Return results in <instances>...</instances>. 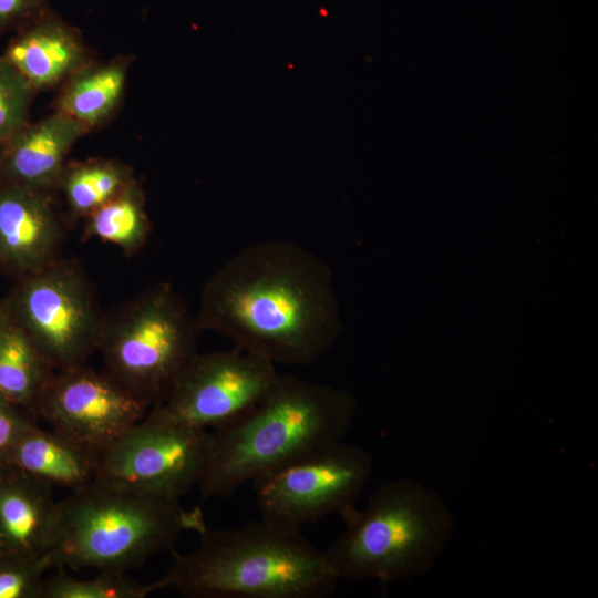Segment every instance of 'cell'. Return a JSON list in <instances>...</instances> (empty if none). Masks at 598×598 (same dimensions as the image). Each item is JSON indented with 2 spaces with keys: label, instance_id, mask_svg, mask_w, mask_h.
Instances as JSON below:
<instances>
[{
  "label": "cell",
  "instance_id": "cell-20",
  "mask_svg": "<svg viewBox=\"0 0 598 598\" xmlns=\"http://www.w3.org/2000/svg\"><path fill=\"white\" fill-rule=\"evenodd\" d=\"M134 178L132 168L116 158L68 161L56 190L63 194L70 213L84 219Z\"/></svg>",
  "mask_w": 598,
  "mask_h": 598
},
{
  "label": "cell",
  "instance_id": "cell-11",
  "mask_svg": "<svg viewBox=\"0 0 598 598\" xmlns=\"http://www.w3.org/2000/svg\"><path fill=\"white\" fill-rule=\"evenodd\" d=\"M150 409L106 372L81 365L54 372L40 398L38 417L96 457Z\"/></svg>",
  "mask_w": 598,
  "mask_h": 598
},
{
  "label": "cell",
  "instance_id": "cell-15",
  "mask_svg": "<svg viewBox=\"0 0 598 598\" xmlns=\"http://www.w3.org/2000/svg\"><path fill=\"white\" fill-rule=\"evenodd\" d=\"M85 134L75 121L55 110L29 122L3 146V182L54 193L70 152Z\"/></svg>",
  "mask_w": 598,
  "mask_h": 598
},
{
  "label": "cell",
  "instance_id": "cell-14",
  "mask_svg": "<svg viewBox=\"0 0 598 598\" xmlns=\"http://www.w3.org/2000/svg\"><path fill=\"white\" fill-rule=\"evenodd\" d=\"M58 513L51 486L0 464V556L47 558Z\"/></svg>",
  "mask_w": 598,
  "mask_h": 598
},
{
  "label": "cell",
  "instance_id": "cell-3",
  "mask_svg": "<svg viewBox=\"0 0 598 598\" xmlns=\"http://www.w3.org/2000/svg\"><path fill=\"white\" fill-rule=\"evenodd\" d=\"M161 581L190 598H324L339 579L299 529L260 517L239 527H206Z\"/></svg>",
  "mask_w": 598,
  "mask_h": 598
},
{
  "label": "cell",
  "instance_id": "cell-21",
  "mask_svg": "<svg viewBox=\"0 0 598 598\" xmlns=\"http://www.w3.org/2000/svg\"><path fill=\"white\" fill-rule=\"evenodd\" d=\"M44 579L42 598H145L163 589L161 579L142 582L126 573L97 571L91 578H78L59 568Z\"/></svg>",
  "mask_w": 598,
  "mask_h": 598
},
{
  "label": "cell",
  "instance_id": "cell-17",
  "mask_svg": "<svg viewBox=\"0 0 598 598\" xmlns=\"http://www.w3.org/2000/svg\"><path fill=\"white\" fill-rule=\"evenodd\" d=\"M7 464L51 487L71 492L95 480L96 457L54 430L34 424L13 444Z\"/></svg>",
  "mask_w": 598,
  "mask_h": 598
},
{
  "label": "cell",
  "instance_id": "cell-25",
  "mask_svg": "<svg viewBox=\"0 0 598 598\" xmlns=\"http://www.w3.org/2000/svg\"><path fill=\"white\" fill-rule=\"evenodd\" d=\"M48 9L49 0H0V33L19 30Z\"/></svg>",
  "mask_w": 598,
  "mask_h": 598
},
{
  "label": "cell",
  "instance_id": "cell-12",
  "mask_svg": "<svg viewBox=\"0 0 598 598\" xmlns=\"http://www.w3.org/2000/svg\"><path fill=\"white\" fill-rule=\"evenodd\" d=\"M64 229L52 192L2 182L0 269L20 279L61 258Z\"/></svg>",
  "mask_w": 598,
  "mask_h": 598
},
{
  "label": "cell",
  "instance_id": "cell-6",
  "mask_svg": "<svg viewBox=\"0 0 598 598\" xmlns=\"http://www.w3.org/2000/svg\"><path fill=\"white\" fill-rule=\"evenodd\" d=\"M196 316L168 282L104 315L97 346L103 371L151 408L197 353Z\"/></svg>",
  "mask_w": 598,
  "mask_h": 598
},
{
  "label": "cell",
  "instance_id": "cell-13",
  "mask_svg": "<svg viewBox=\"0 0 598 598\" xmlns=\"http://www.w3.org/2000/svg\"><path fill=\"white\" fill-rule=\"evenodd\" d=\"M3 56L37 93L59 89L95 59L81 31L51 8L16 31Z\"/></svg>",
  "mask_w": 598,
  "mask_h": 598
},
{
  "label": "cell",
  "instance_id": "cell-10",
  "mask_svg": "<svg viewBox=\"0 0 598 598\" xmlns=\"http://www.w3.org/2000/svg\"><path fill=\"white\" fill-rule=\"evenodd\" d=\"M278 375L274 363L236 347L197 352L164 399L150 410L192 426L216 430L254 406Z\"/></svg>",
  "mask_w": 598,
  "mask_h": 598
},
{
  "label": "cell",
  "instance_id": "cell-8",
  "mask_svg": "<svg viewBox=\"0 0 598 598\" xmlns=\"http://www.w3.org/2000/svg\"><path fill=\"white\" fill-rule=\"evenodd\" d=\"M373 471L371 454L342 441L319 446L252 482L261 518L299 529L330 514L343 519Z\"/></svg>",
  "mask_w": 598,
  "mask_h": 598
},
{
  "label": "cell",
  "instance_id": "cell-18",
  "mask_svg": "<svg viewBox=\"0 0 598 598\" xmlns=\"http://www.w3.org/2000/svg\"><path fill=\"white\" fill-rule=\"evenodd\" d=\"M54 372L10 318L0 329V398L37 419L40 398Z\"/></svg>",
  "mask_w": 598,
  "mask_h": 598
},
{
  "label": "cell",
  "instance_id": "cell-27",
  "mask_svg": "<svg viewBox=\"0 0 598 598\" xmlns=\"http://www.w3.org/2000/svg\"><path fill=\"white\" fill-rule=\"evenodd\" d=\"M3 146H4V144H1V143H0V185H1V183L3 182V178H2Z\"/></svg>",
  "mask_w": 598,
  "mask_h": 598
},
{
  "label": "cell",
  "instance_id": "cell-1",
  "mask_svg": "<svg viewBox=\"0 0 598 598\" xmlns=\"http://www.w3.org/2000/svg\"><path fill=\"white\" fill-rule=\"evenodd\" d=\"M196 321L275 365H306L332 347L338 305L328 265L288 240L249 245L204 285Z\"/></svg>",
  "mask_w": 598,
  "mask_h": 598
},
{
  "label": "cell",
  "instance_id": "cell-22",
  "mask_svg": "<svg viewBox=\"0 0 598 598\" xmlns=\"http://www.w3.org/2000/svg\"><path fill=\"white\" fill-rule=\"evenodd\" d=\"M37 92L3 55L0 56V143L6 144L30 120Z\"/></svg>",
  "mask_w": 598,
  "mask_h": 598
},
{
  "label": "cell",
  "instance_id": "cell-26",
  "mask_svg": "<svg viewBox=\"0 0 598 598\" xmlns=\"http://www.w3.org/2000/svg\"><path fill=\"white\" fill-rule=\"evenodd\" d=\"M10 319V312L7 300L0 301V329Z\"/></svg>",
  "mask_w": 598,
  "mask_h": 598
},
{
  "label": "cell",
  "instance_id": "cell-23",
  "mask_svg": "<svg viewBox=\"0 0 598 598\" xmlns=\"http://www.w3.org/2000/svg\"><path fill=\"white\" fill-rule=\"evenodd\" d=\"M49 560L0 556V598H42Z\"/></svg>",
  "mask_w": 598,
  "mask_h": 598
},
{
  "label": "cell",
  "instance_id": "cell-16",
  "mask_svg": "<svg viewBox=\"0 0 598 598\" xmlns=\"http://www.w3.org/2000/svg\"><path fill=\"white\" fill-rule=\"evenodd\" d=\"M133 55L96 58L75 71L58 90L53 110L75 121L87 134L107 124L117 113Z\"/></svg>",
  "mask_w": 598,
  "mask_h": 598
},
{
  "label": "cell",
  "instance_id": "cell-24",
  "mask_svg": "<svg viewBox=\"0 0 598 598\" xmlns=\"http://www.w3.org/2000/svg\"><path fill=\"white\" fill-rule=\"evenodd\" d=\"M35 419L0 398V464H3L17 440L31 426Z\"/></svg>",
  "mask_w": 598,
  "mask_h": 598
},
{
  "label": "cell",
  "instance_id": "cell-7",
  "mask_svg": "<svg viewBox=\"0 0 598 598\" xmlns=\"http://www.w3.org/2000/svg\"><path fill=\"white\" fill-rule=\"evenodd\" d=\"M6 300L10 318L53 370L85 365L97 351L104 315L75 260L59 258L17 279Z\"/></svg>",
  "mask_w": 598,
  "mask_h": 598
},
{
  "label": "cell",
  "instance_id": "cell-19",
  "mask_svg": "<svg viewBox=\"0 0 598 598\" xmlns=\"http://www.w3.org/2000/svg\"><path fill=\"white\" fill-rule=\"evenodd\" d=\"M84 220L83 237L112 244L125 256L136 254L152 229L145 194L136 178Z\"/></svg>",
  "mask_w": 598,
  "mask_h": 598
},
{
  "label": "cell",
  "instance_id": "cell-4",
  "mask_svg": "<svg viewBox=\"0 0 598 598\" xmlns=\"http://www.w3.org/2000/svg\"><path fill=\"white\" fill-rule=\"evenodd\" d=\"M205 528L202 511L179 499L93 481L59 502L47 559L51 568L126 573L169 549L184 532Z\"/></svg>",
  "mask_w": 598,
  "mask_h": 598
},
{
  "label": "cell",
  "instance_id": "cell-5",
  "mask_svg": "<svg viewBox=\"0 0 598 598\" xmlns=\"http://www.w3.org/2000/svg\"><path fill=\"white\" fill-rule=\"evenodd\" d=\"M323 551L337 578L396 581L426 574L442 556L455 522L434 489L411 478L380 483L363 509Z\"/></svg>",
  "mask_w": 598,
  "mask_h": 598
},
{
  "label": "cell",
  "instance_id": "cell-9",
  "mask_svg": "<svg viewBox=\"0 0 598 598\" xmlns=\"http://www.w3.org/2000/svg\"><path fill=\"white\" fill-rule=\"evenodd\" d=\"M210 431L148 410L96 456L95 480L113 488L179 499L197 486Z\"/></svg>",
  "mask_w": 598,
  "mask_h": 598
},
{
  "label": "cell",
  "instance_id": "cell-2",
  "mask_svg": "<svg viewBox=\"0 0 598 598\" xmlns=\"http://www.w3.org/2000/svg\"><path fill=\"white\" fill-rule=\"evenodd\" d=\"M355 410L343 390L279 373L254 406L210 432L197 484L202 496L228 497L319 446L342 441Z\"/></svg>",
  "mask_w": 598,
  "mask_h": 598
}]
</instances>
